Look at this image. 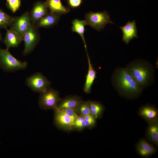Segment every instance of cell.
<instances>
[{
	"label": "cell",
	"mask_w": 158,
	"mask_h": 158,
	"mask_svg": "<svg viewBox=\"0 0 158 158\" xmlns=\"http://www.w3.org/2000/svg\"><path fill=\"white\" fill-rule=\"evenodd\" d=\"M60 100L58 92L49 88L45 91L41 93L38 104L40 107L42 109H54L56 107Z\"/></svg>",
	"instance_id": "cell-5"
},
{
	"label": "cell",
	"mask_w": 158,
	"mask_h": 158,
	"mask_svg": "<svg viewBox=\"0 0 158 158\" xmlns=\"http://www.w3.org/2000/svg\"><path fill=\"white\" fill-rule=\"evenodd\" d=\"M89 102L90 114L96 120L99 118L104 110L103 106L97 102L89 101Z\"/></svg>",
	"instance_id": "cell-21"
},
{
	"label": "cell",
	"mask_w": 158,
	"mask_h": 158,
	"mask_svg": "<svg viewBox=\"0 0 158 158\" xmlns=\"http://www.w3.org/2000/svg\"><path fill=\"white\" fill-rule=\"evenodd\" d=\"M54 111V122L58 128L70 131L75 129L74 121L65 113L56 108Z\"/></svg>",
	"instance_id": "cell-9"
},
{
	"label": "cell",
	"mask_w": 158,
	"mask_h": 158,
	"mask_svg": "<svg viewBox=\"0 0 158 158\" xmlns=\"http://www.w3.org/2000/svg\"><path fill=\"white\" fill-rule=\"evenodd\" d=\"M75 128L79 131L82 130L86 127L85 121L83 116H78L74 121Z\"/></svg>",
	"instance_id": "cell-24"
},
{
	"label": "cell",
	"mask_w": 158,
	"mask_h": 158,
	"mask_svg": "<svg viewBox=\"0 0 158 158\" xmlns=\"http://www.w3.org/2000/svg\"><path fill=\"white\" fill-rule=\"evenodd\" d=\"M6 4L7 7L13 12L15 13L19 8L21 0H8Z\"/></svg>",
	"instance_id": "cell-25"
},
{
	"label": "cell",
	"mask_w": 158,
	"mask_h": 158,
	"mask_svg": "<svg viewBox=\"0 0 158 158\" xmlns=\"http://www.w3.org/2000/svg\"><path fill=\"white\" fill-rule=\"evenodd\" d=\"M88 63V70L86 77L85 83L83 87L84 92L87 94L91 91V87L96 77V72L92 67L88 54H87Z\"/></svg>",
	"instance_id": "cell-17"
},
{
	"label": "cell",
	"mask_w": 158,
	"mask_h": 158,
	"mask_svg": "<svg viewBox=\"0 0 158 158\" xmlns=\"http://www.w3.org/2000/svg\"><path fill=\"white\" fill-rule=\"evenodd\" d=\"M59 16L50 12L39 20L35 24L38 28L51 27L57 23L59 19Z\"/></svg>",
	"instance_id": "cell-16"
},
{
	"label": "cell",
	"mask_w": 158,
	"mask_h": 158,
	"mask_svg": "<svg viewBox=\"0 0 158 158\" xmlns=\"http://www.w3.org/2000/svg\"><path fill=\"white\" fill-rule=\"evenodd\" d=\"M13 17L10 16L0 8V29H7L9 26Z\"/></svg>",
	"instance_id": "cell-22"
},
{
	"label": "cell",
	"mask_w": 158,
	"mask_h": 158,
	"mask_svg": "<svg viewBox=\"0 0 158 158\" xmlns=\"http://www.w3.org/2000/svg\"><path fill=\"white\" fill-rule=\"evenodd\" d=\"M138 153L143 157H147L154 154L156 151L154 147L144 140L139 141L137 145Z\"/></svg>",
	"instance_id": "cell-18"
},
{
	"label": "cell",
	"mask_w": 158,
	"mask_h": 158,
	"mask_svg": "<svg viewBox=\"0 0 158 158\" xmlns=\"http://www.w3.org/2000/svg\"><path fill=\"white\" fill-rule=\"evenodd\" d=\"M2 40V35L1 34L0 32V42Z\"/></svg>",
	"instance_id": "cell-29"
},
{
	"label": "cell",
	"mask_w": 158,
	"mask_h": 158,
	"mask_svg": "<svg viewBox=\"0 0 158 158\" xmlns=\"http://www.w3.org/2000/svg\"><path fill=\"white\" fill-rule=\"evenodd\" d=\"M126 70L134 80L139 88L140 86L145 85L149 79L150 72L145 66L142 65H135Z\"/></svg>",
	"instance_id": "cell-7"
},
{
	"label": "cell",
	"mask_w": 158,
	"mask_h": 158,
	"mask_svg": "<svg viewBox=\"0 0 158 158\" xmlns=\"http://www.w3.org/2000/svg\"><path fill=\"white\" fill-rule=\"evenodd\" d=\"M59 109L65 113L74 121L78 116L77 114V111L72 108H66Z\"/></svg>",
	"instance_id": "cell-27"
},
{
	"label": "cell",
	"mask_w": 158,
	"mask_h": 158,
	"mask_svg": "<svg viewBox=\"0 0 158 158\" xmlns=\"http://www.w3.org/2000/svg\"><path fill=\"white\" fill-rule=\"evenodd\" d=\"M83 100L81 98L76 96L68 97L61 100L58 103L56 107L59 109L66 108H71L77 111V107Z\"/></svg>",
	"instance_id": "cell-13"
},
{
	"label": "cell",
	"mask_w": 158,
	"mask_h": 158,
	"mask_svg": "<svg viewBox=\"0 0 158 158\" xmlns=\"http://www.w3.org/2000/svg\"><path fill=\"white\" fill-rule=\"evenodd\" d=\"M27 85L33 91L42 93L45 91L50 85V82L40 73H37L27 78Z\"/></svg>",
	"instance_id": "cell-6"
},
{
	"label": "cell",
	"mask_w": 158,
	"mask_h": 158,
	"mask_svg": "<svg viewBox=\"0 0 158 158\" xmlns=\"http://www.w3.org/2000/svg\"><path fill=\"white\" fill-rule=\"evenodd\" d=\"M38 27L35 23L31 22L23 37L25 47L23 54L25 56L31 52L38 43L40 39Z\"/></svg>",
	"instance_id": "cell-3"
},
{
	"label": "cell",
	"mask_w": 158,
	"mask_h": 158,
	"mask_svg": "<svg viewBox=\"0 0 158 158\" xmlns=\"http://www.w3.org/2000/svg\"><path fill=\"white\" fill-rule=\"evenodd\" d=\"M31 23L29 13L27 11L20 16L13 17L9 29L16 31L23 37Z\"/></svg>",
	"instance_id": "cell-8"
},
{
	"label": "cell",
	"mask_w": 158,
	"mask_h": 158,
	"mask_svg": "<svg viewBox=\"0 0 158 158\" xmlns=\"http://www.w3.org/2000/svg\"><path fill=\"white\" fill-rule=\"evenodd\" d=\"M72 31L78 33L80 35L84 43L87 53V45L84 37V33L85 30V25H86L85 20H81L75 19L72 21Z\"/></svg>",
	"instance_id": "cell-20"
},
{
	"label": "cell",
	"mask_w": 158,
	"mask_h": 158,
	"mask_svg": "<svg viewBox=\"0 0 158 158\" xmlns=\"http://www.w3.org/2000/svg\"><path fill=\"white\" fill-rule=\"evenodd\" d=\"M26 61L22 62L15 58L8 49L0 48V64L5 70L13 71L25 69L27 66Z\"/></svg>",
	"instance_id": "cell-2"
},
{
	"label": "cell",
	"mask_w": 158,
	"mask_h": 158,
	"mask_svg": "<svg viewBox=\"0 0 158 158\" xmlns=\"http://www.w3.org/2000/svg\"><path fill=\"white\" fill-rule=\"evenodd\" d=\"M119 27L123 33L122 40L126 44H128L134 37H138L135 20L132 22L128 21L124 25Z\"/></svg>",
	"instance_id": "cell-10"
},
{
	"label": "cell",
	"mask_w": 158,
	"mask_h": 158,
	"mask_svg": "<svg viewBox=\"0 0 158 158\" xmlns=\"http://www.w3.org/2000/svg\"><path fill=\"white\" fill-rule=\"evenodd\" d=\"M45 3L50 12L59 15L66 14L70 11L69 8L62 4L60 0H46Z\"/></svg>",
	"instance_id": "cell-14"
},
{
	"label": "cell",
	"mask_w": 158,
	"mask_h": 158,
	"mask_svg": "<svg viewBox=\"0 0 158 158\" xmlns=\"http://www.w3.org/2000/svg\"><path fill=\"white\" fill-rule=\"evenodd\" d=\"M138 114L148 123L158 119V110L152 106L147 105L141 107L139 111Z\"/></svg>",
	"instance_id": "cell-15"
},
{
	"label": "cell",
	"mask_w": 158,
	"mask_h": 158,
	"mask_svg": "<svg viewBox=\"0 0 158 158\" xmlns=\"http://www.w3.org/2000/svg\"><path fill=\"white\" fill-rule=\"evenodd\" d=\"M85 18L86 25H90L99 31L103 29L108 23L115 24L111 20L107 11L95 12L90 11L86 14Z\"/></svg>",
	"instance_id": "cell-1"
},
{
	"label": "cell",
	"mask_w": 158,
	"mask_h": 158,
	"mask_svg": "<svg viewBox=\"0 0 158 158\" xmlns=\"http://www.w3.org/2000/svg\"><path fill=\"white\" fill-rule=\"evenodd\" d=\"M82 0H68L69 6L72 8H76L81 4Z\"/></svg>",
	"instance_id": "cell-28"
},
{
	"label": "cell",
	"mask_w": 158,
	"mask_h": 158,
	"mask_svg": "<svg viewBox=\"0 0 158 158\" xmlns=\"http://www.w3.org/2000/svg\"><path fill=\"white\" fill-rule=\"evenodd\" d=\"M85 123L86 127L88 128H91L95 125L96 119L90 114L83 116Z\"/></svg>",
	"instance_id": "cell-26"
},
{
	"label": "cell",
	"mask_w": 158,
	"mask_h": 158,
	"mask_svg": "<svg viewBox=\"0 0 158 158\" xmlns=\"http://www.w3.org/2000/svg\"><path fill=\"white\" fill-rule=\"evenodd\" d=\"M148 123L147 131L148 139L156 145H158V120L150 121Z\"/></svg>",
	"instance_id": "cell-19"
},
{
	"label": "cell",
	"mask_w": 158,
	"mask_h": 158,
	"mask_svg": "<svg viewBox=\"0 0 158 158\" xmlns=\"http://www.w3.org/2000/svg\"><path fill=\"white\" fill-rule=\"evenodd\" d=\"M117 85L123 91L131 94L140 92V89L132 77L126 69L121 70L117 78Z\"/></svg>",
	"instance_id": "cell-4"
},
{
	"label": "cell",
	"mask_w": 158,
	"mask_h": 158,
	"mask_svg": "<svg viewBox=\"0 0 158 158\" xmlns=\"http://www.w3.org/2000/svg\"><path fill=\"white\" fill-rule=\"evenodd\" d=\"M7 1L8 0H6Z\"/></svg>",
	"instance_id": "cell-30"
},
{
	"label": "cell",
	"mask_w": 158,
	"mask_h": 158,
	"mask_svg": "<svg viewBox=\"0 0 158 158\" xmlns=\"http://www.w3.org/2000/svg\"><path fill=\"white\" fill-rule=\"evenodd\" d=\"M47 8L45 2H38L35 3L29 13L31 22L36 24L48 13Z\"/></svg>",
	"instance_id": "cell-11"
},
{
	"label": "cell",
	"mask_w": 158,
	"mask_h": 158,
	"mask_svg": "<svg viewBox=\"0 0 158 158\" xmlns=\"http://www.w3.org/2000/svg\"><path fill=\"white\" fill-rule=\"evenodd\" d=\"M77 112L83 116L90 114L89 101L81 102L77 107Z\"/></svg>",
	"instance_id": "cell-23"
},
{
	"label": "cell",
	"mask_w": 158,
	"mask_h": 158,
	"mask_svg": "<svg viewBox=\"0 0 158 158\" xmlns=\"http://www.w3.org/2000/svg\"><path fill=\"white\" fill-rule=\"evenodd\" d=\"M6 29L7 31L3 42L6 45V49L17 47L23 40V37L14 30Z\"/></svg>",
	"instance_id": "cell-12"
}]
</instances>
